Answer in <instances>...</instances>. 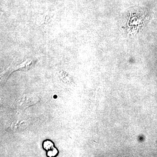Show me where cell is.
I'll use <instances>...</instances> for the list:
<instances>
[{
	"mask_svg": "<svg viewBox=\"0 0 157 157\" xmlns=\"http://www.w3.org/2000/svg\"><path fill=\"white\" fill-rule=\"evenodd\" d=\"M43 147L47 151H49L53 148V144L52 141L47 140L43 143Z\"/></svg>",
	"mask_w": 157,
	"mask_h": 157,
	"instance_id": "4",
	"label": "cell"
},
{
	"mask_svg": "<svg viewBox=\"0 0 157 157\" xmlns=\"http://www.w3.org/2000/svg\"><path fill=\"white\" fill-rule=\"evenodd\" d=\"M38 100H39L36 96L32 94H25L17 101V105L21 108H26L36 104L38 102Z\"/></svg>",
	"mask_w": 157,
	"mask_h": 157,
	"instance_id": "1",
	"label": "cell"
},
{
	"mask_svg": "<svg viewBox=\"0 0 157 157\" xmlns=\"http://www.w3.org/2000/svg\"><path fill=\"white\" fill-rule=\"evenodd\" d=\"M58 153V151L56 149L53 148L50 150L48 151V155L49 157H54Z\"/></svg>",
	"mask_w": 157,
	"mask_h": 157,
	"instance_id": "5",
	"label": "cell"
},
{
	"mask_svg": "<svg viewBox=\"0 0 157 157\" xmlns=\"http://www.w3.org/2000/svg\"><path fill=\"white\" fill-rule=\"evenodd\" d=\"M28 125L27 121L24 120H18L15 121L11 124V129L16 132L23 131L25 130Z\"/></svg>",
	"mask_w": 157,
	"mask_h": 157,
	"instance_id": "2",
	"label": "cell"
},
{
	"mask_svg": "<svg viewBox=\"0 0 157 157\" xmlns=\"http://www.w3.org/2000/svg\"><path fill=\"white\" fill-rule=\"evenodd\" d=\"M53 15V14L48 13L41 14L37 17L36 23L37 25H42L45 24H48L52 19Z\"/></svg>",
	"mask_w": 157,
	"mask_h": 157,
	"instance_id": "3",
	"label": "cell"
}]
</instances>
